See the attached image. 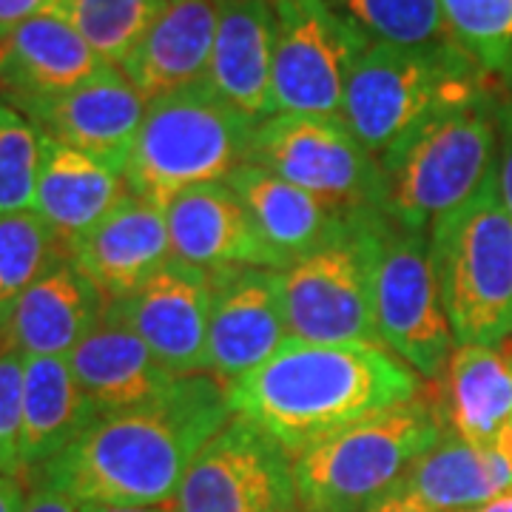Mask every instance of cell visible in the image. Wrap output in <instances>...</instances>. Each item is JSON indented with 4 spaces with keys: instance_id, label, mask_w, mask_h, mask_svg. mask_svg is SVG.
<instances>
[{
    "instance_id": "1",
    "label": "cell",
    "mask_w": 512,
    "mask_h": 512,
    "mask_svg": "<svg viewBox=\"0 0 512 512\" xmlns=\"http://www.w3.org/2000/svg\"><path fill=\"white\" fill-rule=\"evenodd\" d=\"M234 419L214 376H180L146 404L97 413L35 473L37 487L77 504H171L200 450Z\"/></svg>"
},
{
    "instance_id": "2",
    "label": "cell",
    "mask_w": 512,
    "mask_h": 512,
    "mask_svg": "<svg viewBox=\"0 0 512 512\" xmlns=\"http://www.w3.org/2000/svg\"><path fill=\"white\" fill-rule=\"evenodd\" d=\"M225 393L234 416L296 456L313 441L416 399L421 376L387 348L288 339Z\"/></svg>"
},
{
    "instance_id": "3",
    "label": "cell",
    "mask_w": 512,
    "mask_h": 512,
    "mask_svg": "<svg viewBox=\"0 0 512 512\" xmlns=\"http://www.w3.org/2000/svg\"><path fill=\"white\" fill-rule=\"evenodd\" d=\"M495 157L498 100L493 92L441 109L379 157L382 214L407 231L427 234L490 180Z\"/></svg>"
},
{
    "instance_id": "4",
    "label": "cell",
    "mask_w": 512,
    "mask_h": 512,
    "mask_svg": "<svg viewBox=\"0 0 512 512\" xmlns=\"http://www.w3.org/2000/svg\"><path fill=\"white\" fill-rule=\"evenodd\" d=\"M447 433L436 396L373 413L293 458L302 512H362L396 493L413 461Z\"/></svg>"
},
{
    "instance_id": "5",
    "label": "cell",
    "mask_w": 512,
    "mask_h": 512,
    "mask_svg": "<svg viewBox=\"0 0 512 512\" xmlns=\"http://www.w3.org/2000/svg\"><path fill=\"white\" fill-rule=\"evenodd\" d=\"M256 126L208 80L148 100L126 163L128 191L165 208L188 188L228 180L251 163Z\"/></svg>"
},
{
    "instance_id": "6",
    "label": "cell",
    "mask_w": 512,
    "mask_h": 512,
    "mask_svg": "<svg viewBox=\"0 0 512 512\" xmlns=\"http://www.w3.org/2000/svg\"><path fill=\"white\" fill-rule=\"evenodd\" d=\"M441 302L456 345H501L512 336V217L495 171L430 228Z\"/></svg>"
},
{
    "instance_id": "7",
    "label": "cell",
    "mask_w": 512,
    "mask_h": 512,
    "mask_svg": "<svg viewBox=\"0 0 512 512\" xmlns=\"http://www.w3.org/2000/svg\"><path fill=\"white\" fill-rule=\"evenodd\" d=\"M487 92L490 83L464 55L367 40L350 66L342 120L373 157H382L441 109Z\"/></svg>"
},
{
    "instance_id": "8",
    "label": "cell",
    "mask_w": 512,
    "mask_h": 512,
    "mask_svg": "<svg viewBox=\"0 0 512 512\" xmlns=\"http://www.w3.org/2000/svg\"><path fill=\"white\" fill-rule=\"evenodd\" d=\"M370 256L373 313L382 348L413 367L421 379L436 382L456 350V336L441 302L430 237L373 211Z\"/></svg>"
},
{
    "instance_id": "9",
    "label": "cell",
    "mask_w": 512,
    "mask_h": 512,
    "mask_svg": "<svg viewBox=\"0 0 512 512\" xmlns=\"http://www.w3.org/2000/svg\"><path fill=\"white\" fill-rule=\"evenodd\" d=\"M370 214H350L348 228L282 271L288 339L313 345H376Z\"/></svg>"
},
{
    "instance_id": "10",
    "label": "cell",
    "mask_w": 512,
    "mask_h": 512,
    "mask_svg": "<svg viewBox=\"0 0 512 512\" xmlns=\"http://www.w3.org/2000/svg\"><path fill=\"white\" fill-rule=\"evenodd\" d=\"M251 163L313 194L339 214L382 211L384 177L342 117L274 114L256 126Z\"/></svg>"
},
{
    "instance_id": "11",
    "label": "cell",
    "mask_w": 512,
    "mask_h": 512,
    "mask_svg": "<svg viewBox=\"0 0 512 512\" xmlns=\"http://www.w3.org/2000/svg\"><path fill=\"white\" fill-rule=\"evenodd\" d=\"M274 114L342 117L350 66L367 37L328 0H271Z\"/></svg>"
},
{
    "instance_id": "12",
    "label": "cell",
    "mask_w": 512,
    "mask_h": 512,
    "mask_svg": "<svg viewBox=\"0 0 512 512\" xmlns=\"http://www.w3.org/2000/svg\"><path fill=\"white\" fill-rule=\"evenodd\" d=\"M174 512H302L291 453L251 421L234 419L188 467Z\"/></svg>"
},
{
    "instance_id": "13",
    "label": "cell",
    "mask_w": 512,
    "mask_h": 512,
    "mask_svg": "<svg viewBox=\"0 0 512 512\" xmlns=\"http://www.w3.org/2000/svg\"><path fill=\"white\" fill-rule=\"evenodd\" d=\"M288 342L282 271L234 268L211 274L208 373L228 390Z\"/></svg>"
},
{
    "instance_id": "14",
    "label": "cell",
    "mask_w": 512,
    "mask_h": 512,
    "mask_svg": "<svg viewBox=\"0 0 512 512\" xmlns=\"http://www.w3.org/2000/svg\"><path fill=\"white\" fill-rule=\"evenodd\" d=\"M146 106L148 100L134 89L126 72L120 66H106L86 83L74 86L72 92L18 111L32 120L43 137L77 148L126 174Z\"/></svg>"
},
{
    "instance_id": "15",
    "label": "cell",
    "mask_w": 512,
    "mask_h": 512,
    "mask_svg": "<svg viewBox=\"0 0 512 512\" xmlns=\"http://www.w3.org/2000/svg\"><path fill=\"white\" fill-rule=\"evenodd\" d=\"M174 376L208 370L211 274L171 259L140 291L111 302Z\"/></svg>"
},
{
    "instance_id": "16",
    "label": "cell",
    "mask_w": 512,
    "mask_h": 512,
    "mask_svg": "<svg viewBox=\"0 0 512 512\" xmlns=\"http://www.w3.org/2000/svg\"><path fill=\"white\" fill-rule=\"evenodd\" d=\"M171 242V259L205 274L234 268L285 271V262L259 237L237 191L222 183H205L177 194L163 208Z\"/></svg>"
},
{
    "instance_id": "17",
    "label": "cell",
    "mask_w": 512,
    "mask_h": 512,
    "mask_svg": "<svg viewBox=\"0 0 512 512\" xmlns=\"http://www.w3.org/2000/svg\"><path fill=\"white\" fill-rule=\"evenodd\" d=\"M69 259L109 302L126 299L171 262L165 211L128 191L92 231L74 239Z\"/></svg>"
},
{
    "instance_id": "18",
    "label": "cell",
    "mask_w": 512,
    "mask_h": 512,
    "mask_svg": "<svg viewBox=\"0 0 512 512\" xmlns=\"http://www.w3.org/2000/svg\"><path fill=\"white\" fill-rule=\"evenodd\" d=\"M106 66L111 63L49 6L0 37V94L15 109L72 92Z\"/></svg>"
},
{
    "instance_id": "19",
    "label": "cell",
    "mask_w": 512,
    "mask_h": 512,
    "mask_svg": "<svg viewBox=\"0 0 512 512\" xmlns=\"http://www.w3.org/2000/svg\"><path fill=\"white\" fill-rule=\"evenodd\" d=\"M109 299L72 259H60L0 316V345L23 359H69L83 336L100 322Z\"/></svg>"
},
{
    "instance_id": "20",
    "label": "cell",
    "mask_w": 512,
    "mask_h": 512,
    "mask_svg": "<svg viewBox=\"0 0 512 512\" xmlns=\"http://www.w3.org/2000/svg\"><path fill=\"white\" fill-rule=\"evenodd\" d=\"M69 365L97 413L151 402L180 379L165 370L111 302L100 322L69 353Z\"/></svg>"
},
{
    "instance_id": "21",
    "label": "cell",
    "mask_w": 512,
    "mask_h": 512,
    "mask_svg": "<svg viewBox=\"0 0 512 512\" xmlns=\"http://www.w3.org/2000/svg\"><path fill=\"white\" fill-rule=\"evenodd\" d=\"M208 86L262 123L274 117V9L271 0H220Z\"/></svg>"
},
{
    "instance_id": "22",
    "label": "cell",
    "mask_w": 512,
    "mask_h": 512,
    "mask_svg": "<svg viewBox=\"0 0 512 512\" xmlns=\"http://www.w3.org/2000/svg\"><path fill=\"white\" fill-rule=\"evenodd\" d=\"M441 419L478 447L512 441V336L501 345H456L439 376Z\"/></svg>"
},
{
    "instance_id": "23",
    "label": "cell",
    "mask_w": 512,
    "mask_h": 512,
    "mask_svg": "<svg viewBox=\"0 0 512 512\" xmlns=\"http://www.w3.org/2000/svg\"><path fill=\"white\" fill-rule=\"evenodd\" d=\"M220 0H165L146 37L120 66L146 100L180 92L208 77Z\"/></svg>"
},
{
    "instance_id": "24",
    "label": "cell",
    "mask_w": 512,
    "mask_h": 512,
    "mask_svg": "<svg viewBox=\"0 0 512 512\" xmlns=\"http://www.w3.org/2000/svg\"><path fill=\"white\" fill-rule=\"evenodd\" d=\"M123 197H128L123 171L43 137L32 211L55 231L66 248L92 231Z\"/></svg>"
},
{
    "instance_id": "25",
    "label": "cell",
    "mask_w": 512,
    "mask_h": 512,
    "mask_svg": "<svg viewBox=\"0 0 512 512\" xmlns=\"http://www.w3.org/2000/svg\"><path fill=\"white\" fill-rule=\"evenodd\" d=\"M512 490V441L478 447L444 433L407 470L396 493L410 495L430 512H467Z\"/></svg>"
},
{
    "instance_id": "26",
    "label": "cell",
    "mask_w": 512,
    "mask_h": 512,
    "mask_svg": "<svg viewBox=\"0 0 512 512\" xmlns=\"http://www.w3.org/2000/svg\"><path fill=\"white\" fill-rule=\"evenodd\" d=\"M228 185L237 191L259 237L285 262V268L319 251L348 228V214L333 211L313 194L254 163L237 168Z\"/></svg>"
},
{
    "instance_id": "27",
    "label": "cell",
    "mask_w": 512,
    "mask_h": 512,
    "mask_svg": "<svg viewBox=\"0 0 512 512\" xmlns=\"http://www.w3.org/2000/svg\"><path fill=\"white\" fill-rule=\"evenodd\" d=\"M97 416L77 384L69 359L37 356L23 365V439L20 458L26 476H35L72 444Z\"/></svg>"
},
{
    "instance_id": "28",
    "label": "cell",
    "mask_w": 512,
    "mask_h": 512,
    "mask_svg": "<svg viewBox=\"0 0 512 512\" xmlns=\"http://www.w3.org/2000/svg\"><path fill=\"white\" fill-rule=\"evenodd\" d=\"M328 3L373 43H390V46L436 52V55H464L447 26L441 0H328Z\"/></svg>"
},
{
    "instance_id": "29",
    "label": "cell",
    "mask_w": 512,
    "mask_h": 512,
    "mask_svg": "<svg viewBox=\"0 0 512 512\" xmlns=\"http://www.w3.org/2000/svg\"><path fill=\"white\" fill-rule=\"evenodd\" d=\"M458 49L481 77L512 94V0H441Z\"/></svg>"
},
{
    "instance_id": "30",
    "label": "cell",
    "mask_w": 512,
    "mask_h": 512,
    "mask_svg": "<svg viewBox=\"0 0 512 512\" xmlns=\"http://www.w3.org/2000/svg\"><path fill=\"white\" fill-rule=\"evenodd\" d=\"M165 0H52L49 9L83 35L97 55L111 66H123Z\"/></svg>"
},
{
    "instance_id": "31",
    "label": "cell",
    "mask_w": 512,
    "mask_h": 512,
    "mask_svg": "<svg viewBox=\"0 0 512 512\" xmlns=\"http://www.w3.org/2000/svg\"><path fill=\"white\" fill-rule=\"evenodd\" d=\"M66 256L69 248L35 211L0 217V316Z\"/></svg>"
},
{
    "instance_id": "32",
    "label": "cell",
    "mask_w": 512,
    "mask_h": 512,
    "mask_svg": "<svg viewBox=\"0 0 512 512\" xmlns=\"http://www.w3.org/2000/svg\"><path fill=\"white\" fill-rule=\"evenodd\" d=\"M40 131L15 106L0 103V217L32 211L40 171Z\"/></svg>"
},
{
    "instance_id": "33",
    "label": "cell",
    "mask_w": 512,
    "mask_h": 512,
    "mask_svg": "<svg viewBox=\"0 0 512 512\" xmlns=\"http://www.w3.org/2000/svg\"><path fill=\"white\" fill-rule=\"evenodd\" d=\"M23 365L26 359L0 345V476L23 478Z\"/></svg>"
},
{
    "instance_id": "34",
    "label": "cell",
    "mask_w": 512,
    "mask_h": 512,
    "mask_svg": "<svg viewBox=\"0 0 512 512\" xmlns=\"http://www.w3.org/2000/svg\"><path fill=\"white\" fill-rule=\"evenodd\" d=\"M495 180L501 200L512 217V94L498 103V157H495Z\"/></svg>"
},
{
    "instance_id": "35",
    "label": "cell",
    "mask_w": 512,
    "mask_h": 512,
    "mask_svg": "<svg viewBox=\"0 0 512 512\" xmlns=\"http://www.w3.org/2000/svg\"><path fill=\"white\" fill-rule=\"evenodd\" d=\"M23 512H80V504L69 495L49 490V487H35V493L26 498Z\"/></svg>"
},
{
    "instance_id": "36",
    "label": "cell",
    "mask_w": 512,
    "mask_h": 512,
    "mask_svg": "<svg viewBox=\"0 0 512 512\" xmlns=\"http://www.w3.org/2000/svg\"><path fill=\"white\" fill-rule=\"evenodd\" d=\"M26 510V493L20 478L0 476V512H23Z\"/></svg>"
},
{
    "instance_id": "37",
    "label": "cell",
    "mask_w": 512,
    "mask_h": 512,
    "mask_svg": "<svg viewBox=\"0 0 512 512\" xmlns=\"http://www.w3.org/2000/svg\"><path fill=\"white\" fill-rule=\"evenodd\" d=\"M362 512H430L427 507H421L419 501H413L410 495L404 493H390L379 498L376 504H370Z\"/></svg>"
},
{
    "instance_id": "38",
    "label": "cell",
    "mask_w": 512,
    "mask_h": 512,
    "mask_svg": "<svg viewBox=\"0 0 512 512\" xmlns=\"http://www.w3.org/2000/svg\"><path fill=\"white\" fill-rule=\"evenodd\" d=\"M80 512H174L171 504L131 507V504H80Z\"/></svg>"
},
{
    "instance_id": "39",
    "label": "cell",
    "mask_w": 512,
    "mask_h": 512,
    "mask_svg": "<svg viewBox=\"0 0 512 512\" xmlns=\"http://www.w3.org/2000/svg\"><path fill=\"white\" fill-rule=\"evenodd\" d=\"M467 512H512V490L510 493L498 495L493 501H487V504H481L476 510H467Z\"/></svg>"
}]
</instances>
